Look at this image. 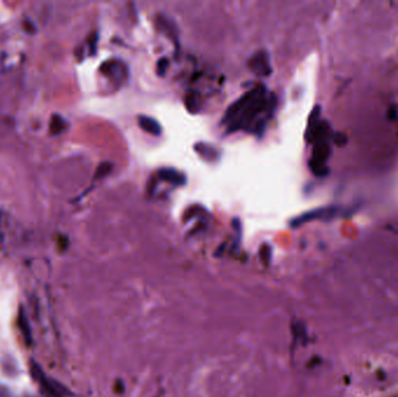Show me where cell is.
Wrapping results in <instances>:
<instances>
[{
	"instance_id": "1",
	"label": "cell",
	"mask_w": 398,
	"mask_h": 397,
	"mask_svg": "<svg viewBox=\"0 0 398 397\" xmlns=\"http://www.w3.org/2000/svg\"><path fill=\"white\" fill-rule=\"evenodd\" d=\"M268 102L265 86L261 84L255 86L227 108L224 123L229 124L230 132L246 130L255 123L262 112H265Z\"/></svg>"
},
{
	"instance_id": "2",
	"label": "cell",
	"mask_w": 398,
	"mask_h": 397,
	"mask_svg": "<svg viewBox=\"0 0 398 397\" xmlns=\"http://www.w3.org/2000/svg\"><path fill=\"white\" fill-rule=\"evenodd\" d=\"M249 69L259 76H269L271 68L269 66V59L265 51H260L255 54L248 62Z\"/></svg>"
},
{
	"instance_id": "3",
	"label": "cell",
	"mask_w": 398,
	"mask_h": 397,
	"mask_svg": "<svg viewBox=\"0 0 398 397\" xmlns=\"http://www.w3.org/2000/svg\"><path fill=\"white\" fill-rule=\"evenodd\" d=\"M139 125L144 132L152 134V135H161L162 127L161 125L153 118L147 117V115H140L139 117Z\"/></svg>"
},
{
	"instance_id": "4",
	"label": "cell",
	"mask_w": 398,
	"mask_h": 397,
	"mask_svg": "<svg viewBox=\"0 0 398 397\" xmlns=\"http://www.w3.org/2000/svg\"><path fill=\"white\" fill-rule=\"evenodd\" d=\"M160 177H161L163 181L169 182V183L174 184V185H182L185 183V177L183 176L181 172H178L175 169H161L159 171Z\"/></svg>"
},
{
	"instance_id": "5",
	"label": "cell",
	"mask_w": 398,
	"mask_h": 397,
	"mask_svg": "<svg viewBox=\"0 0 398 397\" xmlns=\"http://www.w3.org/2000/svg\"><path fill=\"white\" fill-rule=\"evenodd\" d=\"M168 64H169V62H168V60H166V59H162L161 61H160L159 66H157V69H159L160 75H161V76L165 75L166 70V68H168Z\"/></svg>"
},
{
	"instance_id": "6",
	"label": "cell",
	"mask_w": 398,
	"mask_h": 397,
	"mask_svg": "<svg viewBox=\"0 0 398 397\" xmlns=\"http://www.w3.org/2000/svg\"><path fill=\"white\" fill-rule=\"evenodd\" d=\"M98 170H99L98 175H107L108 172L112 170V165H110V163H102V165L99 166Z\"/></svg>"
}]
</instances>
